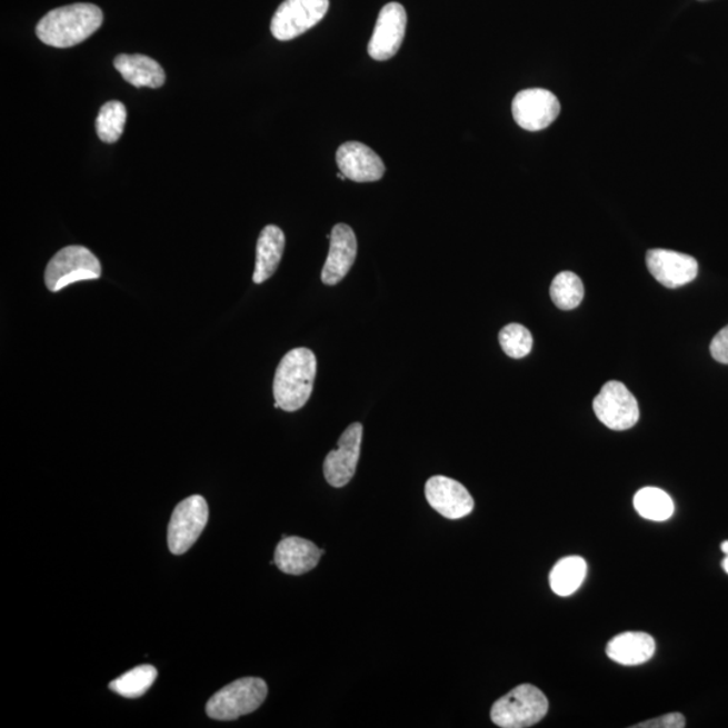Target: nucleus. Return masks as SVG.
Here are the masks:
<instances>
[{
    "instance_id": "nucleus-1",
    "label": "nucleus",
    "mask_w": 728,
    "mask_h": 728,
    "mask_svg": "<svg viewBox=\"0 0 728 728\" xmlns=\"http://www.w3.org/2000/svg\"><path fill=\"white\" fill-rule=\"evenodd\" d=\"M103 21V11L98 6L74 3L49 11L38 22L36 33L49 47L72 48L90 38Z\"/></svg>"
},
{
    "instance_id": "nucleus-2",
    "label": "nucleus",
    "mask_w": 728,
    "mask_h": 728,
    "mask_svg": "<svg viewBox=\"0 0 728 728\" xmlns=\"http://www.w3.org/2000/svg\"><path fill=\"white\" fill-rule=\"evenodd\" d=\"M318 360L308 348H295L277 367L273 392L276 408L297 411L306 407L312 396Z\"/></svg>"
},
{
    "instance_id": "nucleus-3",
    "label": "nucleus",
    "mask_w": 728,
    "mask_h": 728,
    "mask_svg": "<svg viewBox=\"0 0 728 728\" xmlns=\"http://www.w3.org/2000/svg\"><path fill=\"white\" fill-rule=\"evenodd\" d=\"M548 708L547 696L540 689L522 684L493 702L491 720L502 728H527L546 718Z\"/></svg>"
},
{
    "instance_id": "nucleus-4",
    "label": "nucleus",
    "mask_w": 728,
    "mask_h": 728,
    "mask_svg": "<svg viewBox=\"0 0 728 728\" xmlns=\"http://www.w3.org/2000/svg\"><path fill=\"white\" fill-rule=\"evenodd\" d=\"M268 696V684L258 677H243L221 688L207 702V715L215 720H236L258 710Z\"/></svg>"
},
{
    "instance_id": "nucleus-5",
    "label": "nucleus",
    "mask_w": 728,
    "mask_h": 728,
    "mask_svg": "<svg viewBox=\"0 0 728 728\" xmlns=\"http://www.w3.org/2000/svg\"><path fill=\"white\" fill-rule=\"evenodd\" d=\"M101 263L84 246H68L50 259L46 283L50 291H60L74 282L98 280Z\"/></svg>"
},
{
    "instance_id": "nucleus-6",
    "label": "nucleus",
    "mask_w": 728,
    "mask_h": 728,
    "mask_svg": "<svg viewBox=\"0 0 728 728\" xmlns=\"http://www.w3.org/2000/svg\"><path fill=\"white\" fill-rule=\"evenodd\" d=\"M208 517L210 510L201 496L188 497L177 505L168 528L170 552L177 556L188 552L206 529Z\"/></svg>"
},
{
    "instance_id": "nucleus-7",
    "label": "nucleus",
    "mask_w": 728,
    "mask_h": 728,
    "mask_svg": "<svg viewBox=\"0 0 728 728\" xmlns=\"http://www.w3.org/2000/svg\"><path fill=\"white\" fill-rule=\"evenodd\" d=\"M329 0H285L271 19V34L278 41H290L307 33L322 21Z\"/></svg>"
},
{
    "instance_id": "nucleus-8",
    "label": "nucleus",
    "mask_w": 728,
    "mask_h": 728,
    "mask_svg": "<svg viewBox=\"0 0 728 728\" xmlns=\"http://www.w3.org/2000/svg\"><path fill=\"white\" fill-rule=\"evenodd\" d=\"M594 411L599 421L612 430H626L639 420L636 397L624 383L607 382L594 400Z\"/></svg>"
},
{
    "instance_id": "nucleus-9",
    "label": "nucleus",
    "mask_w": 728,
    "mask_h": 728,
    "mask_svg": "<svg viewBox=\"0 0 728 728\" xmlns=\"http://www.w3.org/2000/svg\"><path fill=\"white\" fill-rule=\"evenodd\" d=\"M559 99L542 88H531L516 94L511 112L519 128L527 131H541L549 128L560 116Z\"/></svg>"
},
{
    "instance_id": "nucleus-10",
    "label": "nucleus",
    "mask_w": 728,
    "mask_h": 728,
    "mask_svg": "<svg viewBox=\"0 0 728 728\" xmlns=\"http://www.w3.org/2000/svg\"><path fill=\"white\" fill-rule=\"evenodd\" d=\"M408 16L401 3L391 2L383 6L379 12L376 29L367 52L371 59L388 61L401 49L405 33H407Z\"/></svg>"
},
{
    "instance_id": "nucleus-11",
    "label": "nucleus",
    "mask_w": 728,
    "mask_h": 728,
    "mask_svg": "<svg viewBox=\"0 0 728 728\" xmlns=\"http://www.w3.org/2000/svg\"><path fill=\"white\" fill-rule=\"evenodd\" d=\"M363 427L353 422L345 430L338 441V448L327 455L325 460V477L332 487H345L356 475L362 447Z\"/></svg>"
},
{
    "instance_id": "nucleus-12",
    "label": "nucleus",
    "mask_w": 728,
    "mask_h": 728,
    "mask_svg": "<svg viewBox=\"0 0 728 728\" xmlns=\"http://www.w3.org/2000/svg\"><path fill=\"white\" fill-rule=\"evenodd\" d=\"M426 497L430 508L448 519L470 516L475 508L473 498L466 487L441 475L428 480Z\"/></svg>"
},
{
    "instance_id": "nucleus-13",
    "label": "nucleus",
    "mask_w": 728,
    "mask_h": 728,
    "mask_svg": "<svg viewBox=\"0 0 728 728\" xmlns=\"http://www.w3.org/2000/svg\"><path fill=\"white\" fill-rule=\"evenodd\" d=\"M647 265L650 275L670 289L692 282L699 273V263L694 257L670 250L648 251Z\"/></svg>"
},
{
    "instance_id": "nucleus-14",
    "label": "nucleus",
    "mask_w": 728,
    "mask_h": 728,
    "mask_svg": "<svg viewBox=\"0 0 728 728\" xmlns=\"http://www.w3.org/2000/svg\"><path fill=\"white\" fill-rule=\"evenodd\" d=\"M340 172L356 182H376L382 179L386 167L376 151L360 142H346L337 151Z\"/></svg>"
},
{
    "instance_id": "nucleus-15",
    "label": "nucleus",
    "mask_w": 728,
    "mask_h": 728,
    "mask_svg": "<svg viewBox=\"0 0 728 728\" xmlns=\"http://www.w3.org/2000/svg\"><path fill=\"white\" fill-rule=\"evenodd\" d=\"M331 245L325 269H322L321 281L329 287L338 285L351 270L357 259L358 242L356 232L350 226L339 223L332 228Z\"/></svg>"
},
{
    "instance_id": "nucleus-16",
    "label": "nucleus",
    "mask_w": 728,
    "mask_h": 728,
    "mask_svg": "<svg viewBox=\"0 0 728 728\" xmlns=\"http://www.w3.org/2000/svg\"><path fill=\"white\" fill-rule=\"evenodd\" d=\"M325 549L301 537H283L275 554V565L287 575H303L318 567Z\"/></svg>"
},
{
    "instance_id": "nucleus-17",
    "label": "nucleus",
    "mask_w": 728,
    "mask_h": 728,
    "mask_svg": "<svg viewBox=\"0 0 728 728\" xmlns=\"http://www.w3.org/2000/svg\"><path fill=\"white\" fill-rule=\"evenodd\" d=\"M656 642L647 632L629 631L614 637L607 645L606 654L620 665L635 667L648 662L655 656Z\"/></svg>"
},
{
    "instance_id": "nucleus-18",
    "label": "nucleus",
    "mask_w": 728,
    "mask_h": 728,
    "mask_svg": "<svg viewBox=\"0 0 728 728\" xmlns=\"http://www.w3.org/2000/svg\"><path fill=\"white\" fill-rule=\"evenodd\" d=\"M113 67L122 74L124 81L136 88H160L167 80L163 68L153 59L143 54H119Z\"/></svg>"
},
{
    "instance_id": "nucleus-19",
    "label": "nucleus",
    "mask_w": 728,
    "mask_h": 728,
    "mask_svg": "<svg viewBox=\"0 0 728 728\" xmlns=\"http://www.w3.org/2000/svg\"><path fill=\"white\" fill-rule=\"evenodd\" d=\"M285 250V233L280 227L266 226L258 238L255 283H263L273 276Z\"/></svg>"
},
{
    "instance_id": "nucleus-20",
    "label": "nucleus",
    "mask_w": 728,
    "mask_h": 728,
    "mask_svg": "<svg viewBox=\"0 0 728 728\" xmlns=\"http://www.w3.org/2000/svg\"><path fill=\"white\" fill-rule=\"evenodd\" d=\"M587 575V562L579 556H569L557 561L549 575L550 588L559 597H569L579 590Z\"/></svg>"
},
{
    "instance_id": "nucleus-21",
    "label": "nucleus",
    "mask_w": 728,
    "mask_h": 728,
    "mask_svg": "<svg viewBox=\"0 0 728 728\" xmlns=\"http://www.w3.org/2000/svg\"><path fill=\"white\" fill-rule=\"evenodd\" d=\"M635 508L639 516L657 522L667 521L675 511L672 498L657 487L639 490L635 496Z\"/></svg>"
},
{
    "instance_id": "nucleus-22",
    "label": "nucleus",
    "mask_w": 728,
    "mask_h": 728,
    "mask_svg": "<svg viewBox=\"0 0 728 728\" xmlns=\"http://www.w3.org/2000/svg\"><path fill=\"white\" fill-rule=\"evenodd\" d=\"M157 676L158 672L153 665H139V667L131 669L130 672L113 680L110 688L113 692L123 696V698H141L153 686Z\"/></svg>"
},
{
    "instance_id": "nucleus-23",
    "label": "nucleus",
    "mask_w": 728,
    "mask_h": 728,
    "mask_svg": "<svg viewBox=\"0 0 728 728\" xmlns=\"http://www.w3.org/2000/svg\"><path fill=\"white\" fill-rule=\"evenodd\" d=\"M128 120V110L120 101L111 100L101 107L94 128H97L100 141L116 143L122 137Z\"/></svg>"
},
{
    "instance_id": "nucleus-24",
    "label": "nucleus",
    "mask_w": 728,
    "mask_h": 728,
    "mask_svg": "<svg viewBox=\"0 0 728 728\" xmlns=\"http://www.w3.org/2000/svg\"><path fill=\"white\" fill-rule=\"evenodd\" d=\"M550 297L557 308L571 310L578 308L585 297V287L578 276L572 271H562L557 275L552 287H550Z\"/></svg>"
},
{
    "instance_id": "nucleus-25",
    "label": "nucleus",
    "mask_w": 728,
    "mask_h": 728,
    "mask_svg": "<svg viewBox=\"0 0 728 728\" xmlns=\"http://www.w3.org/2000/svg\"><path fill=\"white\" fill-rule=\"evenodd\" d=\"M499 345L506 356L515 359L528 357L533 347V337L528 328L521 325H509L499 332Z\"/></svg>"
},
{
    "instance_id": "nucleus-26",
    "label": "nucleus",
    "mask_w": 728,
    "mask_h": 728,
    "mask_svg": "<svg viewBox=\"0 0 728 728\" xmlns=\"http://www.w3.org/2000/svg\"><path fill=\"white\" fill-rule=\"evenodd\" d=\"M636 728H684L686 727V718L680 712H672L662 715L660 718L642 721Z\"/></svg>"
},
{
    "instance_id": "nucleus-27",
    "label": "nucleus",
    "mask_w": 728,
    "mask_h": 728,
    "mask_svg": "<svg viewBox=\"0 0 728 728\" xmlns=\"http://www.w3.org/2000/svg\"><path fill=\"white\" fill-rule=\"evenodd\" d=\"M711 356L719 363L728 365V326L721 329L710 346Z\"/></svg>"
},
{
    "instance_id": "nucleus-28",
    "label": "nucleus",
    "mask_w": 728,
    "mask_h": 728,
    "mask_svg": "<svg viewBox=\"0 0 728 728\" xmlns=\"http://www.w3.org/2000/svg\"><path fill=\"white\" fill-rule=\"evenodd\" d=\"M720 548H721V552H724L726 556H728V541H725L724 543H721Z\"/></svg>"
},
{
    "instance_id": "nucleus-29",
    "label": "nucleus",
    "mask_w": 728,
    "mask_h": 728,
    "mask_svg": "<svg viewBox=\"0 0 728 728\" xmlns=\"http://www.w3.org/2000/svg\"><path fill=\"white\" fill-rule=\"evenodd\" d=\"M721 567H724L726 574L728 575V556L725 557L724 562H721Z\"/></svg>"
}]
</instances>
